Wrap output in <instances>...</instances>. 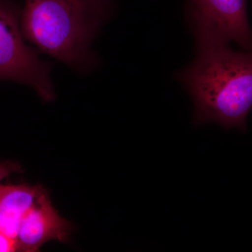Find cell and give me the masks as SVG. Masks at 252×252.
I'll return each instance as SVG.
<instances>
[{"mask_svg":"<svg viewBox=\"0 0 252 252\" xmlns=\"http://www.w3.org/2000/svg\"><path fill=\"white\" fill-rule=\"evenodd\" d=\"M112 0H24L25 40L72 69L94 67L91 44L112 12Z\"/></svg>","mask_w":252,"mask_h":252,"instance_id":"obj_2","label":"cell"},{"mask_svg":"<svg viewBox=\"0 0 252 252\" xmlns=\"http://www.w3.org/2000/svg\"><path fill=\"white\" fill-rule=\"evenodd\" d=\"M1 187H2V185H1V184H0V189H1Z\"/></svg>","mask_w":252,"mask_h":252,"instance_id":"obj_9","label":"cell"},{"mask_svg":"<svg viewBox=\"0 0 252 252\" xmlns=\"http://www.w3.org/2000/svg\"><path fill=\"white\" fill-rule=\"evenodd\" d=\"M72 230V223L60 216L46 190L21 220L15 238L16 251L38 252L51 240L67 243Z\"/></svg>","mask_w":252,"mask_h":252,"instance_id":"obj_5","label":"cell"},{"mask_svg":"<svg viewBox=\"0 0 252 252\" xmlns=\"http://www.w3.org/2000/svg\"><path fill=\"white\" fill-rule=\"evenodd\" d=\"M194 104L195 126L215 123L247 130L252 109V50L229 44L197 49L195 59L176 75Z\"/></svg>","mask_w":252,"mask_h":252,"instance_id":"obj_1","label":"cell"},{"mask_svg":"<svg viewBox=\"0 0 252 252\" xmlns=\"http://www.w3.org/2000/svg\"><path fill=\"white\" fill-rule=\"evenodd\" d=\"M45 191L41 186L2 185L0 189V230L15 241L23 217Z\"/></svg>","mask_w":252,"mask_h":252,"instance_id":"obj_6","label":"cell"},{"mask_svg":"<svg viewBox=\"0 0 252 252\" xmlns=\"http://www.w3.org/2000/svg\"><path fill=\"white\" fill-rule=\"evenodd\" d=\"M248 0H187L189 19L197 49L233 41L252 50V31L247 11Z\"/></svg>","mask_w":252,"mask_h":252,"instance_id":"obj_4","label":"cell"},{"mask_svg":"<svg viewBox=\"0 0 252 252\" xmlns=\"http://www.w3.org/2000/svg\"><path fill=\"white\" fill-rule=\"evenodd\" d=\"M22 172L21 165L14 161L0 162V182L6 177H9L11 174L18 173Z\"/></svg>","mask_w":252,"mask_h":252,"instance_id":"obj_7","label":"cell"},{"mask_svg":"<svg viewBox=\"0 0 252 252\" xmlns=\"http://www.w3.org/2000/svg\"><path fill=\"white\" fill-rule=\"evenodd\" d=\"M21 10L13 0H0V81L31 86L45 102L54 99L51 65L26 44L21 27Z\"/></svg>","mask_w":252,"mask_h":252,"instance_id":"obj_3","label":"cell"},{"mask_svg":"<svg viewBox=\"0 0 252 252\" xmlns=\"http://www.w3.org/2000/svg\"><path fill=\"white\" fill-rule=\"evenodd\" d=\"M16 252L14 240L6 236L0 230V252Z\"/></svg>","mask_w":252,"mask_h":252,"instance_id":"obj_8","label":"cell"}]
</instances>
